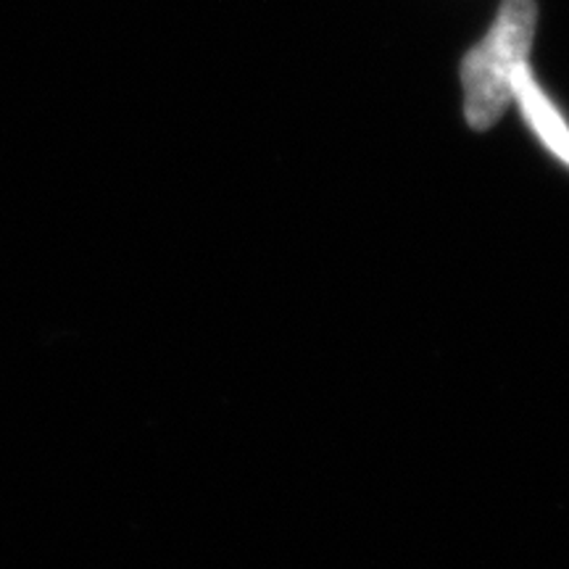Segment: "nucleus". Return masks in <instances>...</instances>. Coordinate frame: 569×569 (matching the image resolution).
Here are the masks:
<instances>
[{
  "label": "nucleus",
  "instance_id": "obj_1",
  "mask_svg": "<svg viewBox=\"0 0 569 569\" xmlns=\"http://www.w3.org/2000/svg\"><path fill=\"white\" fill-rule=\"evenodd\" d=\"M536 0H503L486 38L461 61L465 117L472 130H490L511 103L515 77L528 67L536 40Z\"/></svg>",
  "mask_w": 569,
  "mask_h": 569
},
{
  "label": "nucleus",
  "instance_id": "obj_2",
  "mask_svg": "<svg viewBox=\"0 0 569 569\" xmlns=\"http://www.w3.org/2000/svg\"><path fill=\"white\" fill-rule=\"evenodd\" d=\"M511 101L519 106L522 117L528 119L532 132L538 134L549 151L557 156L561 163L569 167V127L551 98L540 90V84L532 74L530 67H522L515 77V88H511Z\"/></svg>",
  "mask_w": 569,
  "mask_h": 569
}]
</instances>
